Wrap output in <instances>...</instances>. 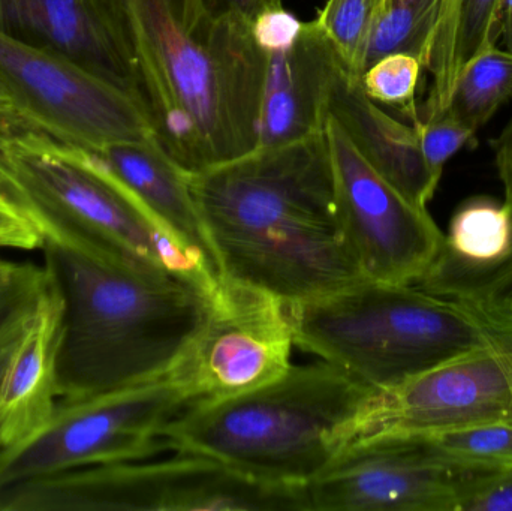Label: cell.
Masks as SVG:
<instances>
[{
	"label": "cell",
	"instance_id": "cell-1",
	"mask_svg": "<svg viewBox=\"0 0 512 511\" xmlns=\"http://www.w3.org/2000/svg\"><path fill=\"white\" fill-rule=\"evenodd\" d=\"M186 176L222 281L298 303L366 279L340 231L325 131Z\"/></svg>",
	"mask_w": 512,
	"mask_h": 511
},
{
	"label": "cell",
	"instance_id": "cell-2",
	"mask_svg": "<svg viewBox=\"0 0 512 511\" xmlns=\"http://www.w3.org/2000/svg\"><path fill=\"white\" fill-rule=\"evenodd\" d=\"M137 69L156 140L186 174L258 146L268 54L251 24L195 0H102Z\"/></svg>",
	"mask_w": 512,
	"mask_h": 511
},
{
	"label": "cell",
	"instance_id": "cell-3",
	"mask_svg": "<svg viewBox=\"0 0 512 511\" xmlns=\"http://www.w3.org/2000/svg\"><path fill=\"white\" fill-rule=\"evenodd\" d=\"M63 327L59 401H77L170 374L212 314L209 291L179 276L45 243Z\"/></svg>",
	"mask_w": 512,
	"mask_h": 511
},
{
	"label": "cell",
	"instance_id": "cell-4",
	"mask_svg": "<svg viewBox=\"0 0 512 511\" xmlns=\"http://www.w3.org/2000/svg\"><path fill=\"white\" fill-rule=\"evenodd\" d=\"M378 392L325 360L291 366L251 392L186 408L162 443L262 482L306 486L360 437Z\"/></svg>",
	"mask_w": 512,
	"mask_h": 511
},
{
	"label": "cell",
	"instance_id": "cell-5",
	"mask_svg": "<svg viewBox=\"0 0 512 511\" xmlns=\"http://www.w3.org/2000/svg\"><path fill=\"white\" fill-rule=\"evenodd\" d=\"M0 195L44 245L161 270L210 294L221 284L90 150L20 123H0Z\"/></svg>",
	"mask_w": 512,
	"mask_h": 511
},
{
	"label": "cell",
	"instance_id": "cell-6",
	"mask_svg": "<svg viewBox=\"0 0 512 511\" xmlns=\"http://www.w3.org/2000/svg\"><path fill=\"white\" fill-rule=\"evenodd\" d=\"M285 311L295 347L376 390L496 347L472 312L414 284L364 279L330 296L285 303Z\"/></svg>",
	"mask_w": 512,
	"mask_h": 511
},
{
	"label": "cell",
	"instance_id": "cell-7",
	"mask_svg": "<svg viewBox=\"0 0 512 511\" xmlns=\"http://www.w3.org/2000/svg\"><path fill=\"white\" fill-rule=\"evenodd\" d=\"M309 511L304 486L274 485L177 452L158 464L93 465L0 491V511Z\"/></svg>",
	"mask_w": 512,
	"mask_h": 511
},
{
	"label": "cell",
	"instance_id": "cell-8",
	"mask_svg": "<svg viewBox=\"0 0 512 511\" xmlns=\"http://www.w3.org/2000/svg\"><path fill=\"white\" fill-rule=\"evenodd\" d=\"M182 378L164 377L77 401H59L39 434L0 452V491L93 465L141 461L165 450V426L191 407Z\"/></svg>",
	"mask_w": 512,
	"mask_h": 511
},
{
	"label": "cell",
	"instance_id": "cell-9",
	"mask_svg": "<svg viewBox=\"0 0 512 511\" xmlns=\"http://www.w3.org/2000/svg\"><path fill=\"white\" fill-rule=\"evenodd\" d=\"M0 83L14 110L9 122L60 143L98 152L156 138L146 107L134 96L60 51L3 32Z\"/></svg>",
	"mask_w": 512,
	"mask_h": 511
},
{
	"label": "cell",
	"instance_id": "cell-10",
	"mask_svg": "<svg viewBox=\"0 0 512 511\" xmlns=\"http://www.w3.org/2000/svg\"><path fill=\"white\" fill-rule=\"evenodd\" d=\"M324 131L340 231L364 278L417 284L438 257L444 233L427 209L415 206L367 164L330 116Z\"/></svg>",
	"mask_w": 512,
	"mask_h": 511
},
{
	"label": "cell",
	"instance_id": "cell-11",
	"mask_svg": "<svg viewBox=\"0 0 512 511\" xmlns=\"http://www.w3.org/2000/svg\"><path fill=\"white\" fill-rule=\"evenodd\" d=\"M294 347L285 303L222 281L206 329L173 371L188 386L192 405L221 401L282 377Z\"/></svg>",
	"mask_w": 512,
	"mask_h": 511
},
{
	"label": "cell",
	"instance_id": "cell-12",
	"mask_svg": "<svg viewBox=\"0 0 512 511\" xmlns=\"http://www.w3.org/2000/svg\"><path fill=\"white\" fill-rule=\"evenodd\" d=\"M465 477L417 435L385 434L349 444L304 489L309 511H457Z\"/></svg>",
	"mask_w": 512,
	"mask_h": 511
},
{
	"label": "cell",
	"instance_id": "cell-13",
	"mask_svg": "<svg viewBox=\"0 0 512 511\" xmlns=\"http://www.w3.org/2000/svg\"><path fill=\"white\" fill-rule=\"evenodd\" d=\"M502 420H512V362L493 347L448 360L393 389L379 390L357 440L436 434Z\"/></svg>",
	"mask_w": 512,
	"mask_h": 511
},
{
	"label": "cell",
	"instance_id": "cell-14",
	"mask_svg": "<svg viewBox=\"0 0 512 511\" xmlns=\"http://www.w3.org/2000/svg\"><path fill=\"white\" fill-rule=\"evenodd\" d=\"M0 32L72 57L147 110L131 54L102 0H0Z\"/></svg>",
	"mask_w": 512,
	"mask_h": 511
},
{
	"label": "cell",
	"instance_id": "cell-15",
	"mask_svg": "<svg viewBox=\"0 0 512 511\" xmlns=\"http://www.w3.org/2000/svg\"><path fill=\"white\" fill-rule=\"evenodd\" d=\"M342 63L316 20L303 23L291 48L268 54L256 149L324 132L328 96Z\"/></svg>",
	"mask_w": 512,
	"mask_h": 511
},
{
	"label": "cell",
	"instance_id": "cell-16",
	"mask_svg": "<svg viewBox=\"0 0 512 511\" xmlns=\"http://www.w3.org/2000/svg\"><path fill=\"white\" fill-rule=\"evenodd\" d=\"M62 327V293L50 272L38 311L12 345L0 375V452L35 437L56 411Z\"/></svg>",
	"mask_w": 512,
	"mask_h": 511
},
{
	"label": "cell",
	"instance_id": "cell-17",
	"mask_svg": "<svg viewBox=\"0 0 512 511\" xmlns=\"http://www.w3.org/2000/svg\"><path fill=\"white\" fill-rule=\"evenodd\" d=\"M327 116L336 120L367 164L405 195L427 209L441 179L427 165L417 126L391 117L366 95L360 75L340 65L331 86Z\"/></svg>",
	"mask_w": 512,
	"mask_h": 511
},
{
	"label": "cell",
	"instance_id": "cell-18",
	"mask_svg": "<svg viewBox=\"0 0 512 511\" xmlns=\"http://www.w3.org/2000/svg\"><path fill=\"white\" fill-rule=\"evenodd\" d=\"M95 153L114 179L222 282L185 171L156 138L113 144Z\"/></svg>",
	"mask_w": 512,
	"mask_h": 511
},
{
	"label": "cell",
	"instance_id": "cell-19",
	"mask_svg": "<svg viewBox=\"0 0 512 511\" xmlns=\"http://www.w3.org/2000/svg\"><path fill=\"white\" fill-rule=\"evenodd\" d=\"M504 5L505 0H444L424 63L433 81L420 119L444 113L465 66L496 47L504 29Z\"/></svg>",
	"mask_w": 512,
	"mask_h": 511
},
{
	"label": "cell",
	"instance_id": "cell-20",
	"mask_svg": "<svg viewBox=\"0 0 512 511\" xmlns=\"http://www.w3.org/2000/svg\"><path fill=\"white\" fill-rule=\"evenodd\" d=\"M508 206L512 212V204ZM414 285L427 293L456 300L478 318L492 338L512 335V236L505 254L490 266H430Z\"/></svg>",
	"mask_w": 512,
	"mask_h": 511
},
{
	"label": "cell",
	"instance_id": "cell-21",
	"mask_svg": "<svg viewBox=\"0 0 512 511\" xmlns=\"http://www.w3.org/2000/svg\"><path fill=\"white\" fill-rule=\"evenodd\" d=\"M512 212L495 198L466 200L451 218L448 233L432 266L478 269L498 261L510 246Z\"/></svg>",
	"mask_w": 512,
	"mask_h": 511
},
{
	"label": "cell",
	"instance_id": "cell-22",
	"mask_svg": "<svg viewBox=\"0 0 512 511\" xmlns=\"http://www.w3.org/2000/svg\"><path fill=\"white\" fill-rule=\"evenodd\" d=\"M417 437L433 458L463 476L495 473L512 467V420Z\"/></svg>",
	"mask_w": 512,
	"mask_h": 511
},
{
	"label": "cell",
	"instance_id": "cell-23",
	"mask_svg": "<svg viewBox=\"0 0 512 511\" xmlns=\"http://www.w3.org/2000/svg\"><path fill=\"white\" fill-rule=\"evenodd\" d=\"M507 101H512V53L495 47L465 66L445 111L478 132Z\"/></svg>",
	"mask_w": 512,
	"mask_h": 511
},
{
	"label": "cell",
	"instance_id": "cell-24",
	"mask_svg": "<svg viewBox=\"0 0 512 511\" xmlns=\"http://www.w3.org/2000/svg\"><path fill=\"white\" fill-rule=\"evenodd\" d=\"M442 8L444 0H384L370 36L366 69L393 53L411 54L424 68Z\"/></svg>",
	"mask_w": 512,
	"mask_h": 511
},
{
	"label": "cell",
	"instance_id": "cell-25",
	"mask_svg": "<svg viewBox=\"0 0 512 511\" xmlns=\"http://www.w3.org/2000/svg\"><path fill=\"white\" fill-rule=\"evenodd\" d=\"M382 3L384 0H327L316 18L343 65L360 77Z\"/></svg>",
	"mask_w": 512,
	"mask_h": 511
},
{
	"label": "cell",
	"instance_id": "cell-26",
	"mask_svg": "<svg viewBox=\"0 0 512 511\" xmlns=\"http://www.w3.org/2000/svg\"><path fill=\"white\" fill-rule=\"evenodd\" d=\"M50 284L45 266L0 260V348L30 323Z\"/></svg>",
	"mask_w": 512,
	"mask_h": 511
},
{
	"label": "cell",
	"instance_id": "cell-27",
	"mask_svg": "<svg viewBox=\"0 0 512 511\" xmlns=\"http://www.w3.org/2000/svg\"><path fill=\"white\" fill-rule=\"evenodd\" d=\"M423 63L406 53L381 57L361 77L364 92L376 104L400 108L412 123L420 120L415 95Z\"/></svg>",
	"mask_w": 512,
	"mask_h": 511
},
{
	"label": "cell",
	"instance_id": "cell-28",
	"mask_svg": "<svg viewBox=\"0 0 512 511\" xmlns=\"http://www.w3.org/2000/svg\"><path fill=\"white\" fill-rule=\"evenodd\" d=\"M412 125L417 126L424 158L438 179L444 173L445 164L463 147L475 143L477 134L450 116L447 111L438 116L420 119Z\"/></svg>",
	"mask_w": 512,
	"mask_h": 511
},
{
	"label": "cell",
	"instance_id": "cell-29",
	"mask_svg": "<svg viewBox=\"0 0 512 511\" xmlns=\"http://www.w3.org/2000/svg\"><path fill=\"white\" fill-rule=\"evenodd\" d=\"M457 511H512V467L466 476Z\"/></svg>",
	"mask_w": 512,
	"mask_h": 511
},
{
	"label": "cell",
	"instance_id": "cell-30",
	"mask_svg": "<svg viewBox=\"0 0 512 511\" xmlns=\"http://www.w3.org/2000/svg\"><path fill=\"white\" fill-rule=\"evenodd\" d=\"M303 23L294 14L282 8L268 9L256 17L252 35L258 47L265 53L288 50L297 41Z\"/></svg>",
	"mask_w": 512,
	"mask_h": 511
},
{
	"label": "cell",
	"instance_id": "cell-31",
	"mask_svg": "<svg viewBox=\"0 0 512 511\" xmlns=\"http://www.w3.org/2000/svg\"><path fill=\"white\" fill-rule=\"evenodd\" d=\"M32 249L44 248V239L39 231L15 210L0 195V249Z\"/></svg>",
	"mask_w": 512,
	"mask_h": 511
},
{
	"label": "cell",
	"instance_id": "cell-32",
	"mask_svg": "<svg viewBox=\"0 0 512 511\" xmlns=\"http://www.w3.org/2000/svg\"><path fill=\"white\" fill-rule=\"evenodd\" d=\"M197 8L213 18H236L254 24L268 9L282 8V0H195Z\"/></svg>",
	"mask_w": 512,
	"mask_h": 511
},
{
	"label": "cell",
	"instance_id": "cell-33",
	"mask_svg": "<svg viewBox=\"0 0 512 511\" xmlns=\"http://www.w3.org/2000/svg\"><path fill=\"white\" fill-rule=\"evenodd\" d=\"M496 167L505 191V203L512 204V119L498 138L493 141Z\"/></svg>",
	"mask_w": 512,
	"mask_h": 511
},
{
	"label": "cell",
	"instance_id": "cell-34",
	"mask_svg": "<svg viewBox=\"0 0 512 511\" xmlns=\"http://www.w3.org/2000/svg\"><path fill=\"white\" fill-rule=\"evenodd\" d=\"M502 36L505 38L507 50L512 53V0H505L504 29H502Z\"/></svg>",
	"mask_w": 512,
	"mask_h": 511
},
{
	"label": "cell",
	"instance_id": "cell-35",
	"mask_svg": "<svg viewBox=\"0 0 512 511\" xmlns=\"http://www.w3.org/2000/svg\"><path fill=\"white\" fill-rule=\"evenodd\" d=\"M14 119V110H12V102L6 93L5 87L0 83V122H9Z\"/></svg>",
	"mask_w": 512,
	"mask_h": 511
},
{
	"label": "cell",
	"instance_id": "cell-36",
	"mask_svg": "<svg viewBox=\"0 0 512 511\" xmlns=\"http://www.w3.org/2000/svg\"><path fill=\"white\" fill-rule=\"evenodd\" d=\"M495 345L499 350L504 351L512 362V335L495 336Z\"/></svg>",
	"mask_w": 512,
	"mask_h": 511
},
{
	"label": "cell",
	"instance_id": "cell-37",
	"mask_svg": "<svg viewBox=\"0 0 512 511\" xmlns=\"http://www.w3.org/2000/svg\"><path fill=\"white\" fill-rule=\"evenodd\" d=\"M17 339H15V341H17ZM15 341L0 348V375H2L3 366H5L6 359H8L9 356V351H11L12 345L15 344Z\"/></svg>",
	"mask_w": 512,
	"mask_h": 511
}]
</instances>
